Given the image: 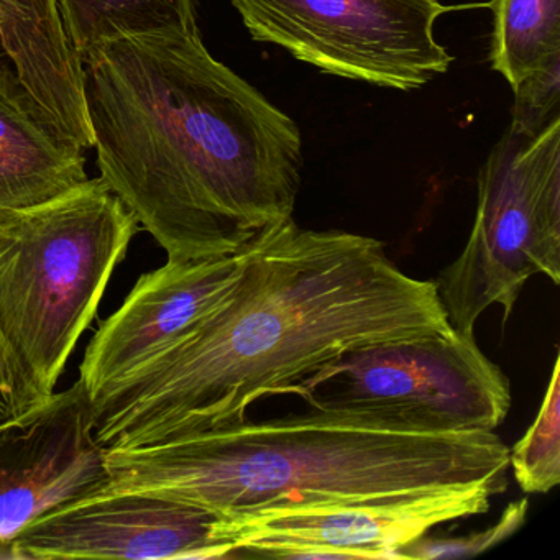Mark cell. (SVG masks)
I'll list each match as a JSON object with an SVG mask.
<instances>
[{"label":"cell","mask_w":560,"mask_h":560,"mask_svg":"<svg viewBox=\"0 0 560 560\" xmlns=\"http://www.w3.org/2000/svg\"><path fill=\"white\" fill-rule=\"evenodd\" d=\"M510 126L537 133L560 117V65L521 81L513 90Z\"/></svg>","instance_id":"18"},{"label":"cell","mask_w":560,"mask_h":560,"mask_svg":"<svg viewBox=\"0 0 560 560\" xmlns=\"http://www.w3.org/2000/svg\"><path fill=\"white\" fill-rule=\"evenodd\" d=\"M278 395L327 418L431 434L491 432L511 408L503 370L454 329L347 350Z\"/></svg>","instance_id":"5"},{"label":"cell","mask_w":560,"mask_h":560,"mask_svg":"<svg viewBox=\"0 0 560 560\" xmlns=\"http://www.w3.org/2000/svg\"><path fill=\"white\" fill-rule=\"evenodd\" d=\"M106 491H147L235 517L475 485L501 494L510 448L494 431H395L310 411L106 451Z\"/></svg>","instance_id":"3"},{"label":"cell","mask_w":560,"mask_h":560,"mask_svg":"<svg viewBox=\"0 0 560 560\" xmlns=\"http://www.w3.org/2000/svg\"><path fill=\"white\" fill-rule=\"evenodd\" d=\"M247 255L245 245L221 257L168 260L142 275L84 353L80 380L91 398L142 369L214 313L241 280Z\"/></svg>","instance_id":"11"},{"label":"cell","mask_w":560,"mask_h":560,"mask_svg":"<svg viewBox=\"0 0 560 560\" xmlns=\"http://www.w3.org/2000/svg\"><path fill=\"white\" fill-rule=\"evenodd\" d=\"M448 330L434 281L399 270L382 242L290 218L248 244L214 313L94 396V438L124 451L241 424L257 399L347 350Z\"/></svg>","instance_id":"1"},{"label":"cell","mask_w":560,"mask_h":560,"mask_svg":"<svg viewBox=\"0 0 560 560\" xmlns=\"http://www.w3.org/2000/svg\"><path fill=\"white\" fill-rule=\"evenodd\" d=\"M0 559H11L8 547L0 546Z\"/></svg>","instance_id":"20"},{"label":"cell","mask_w":560,"mask_h":560,"mask_svg":"<svg viewBox=\"0 0 560 560\" xmlns=\"http://www.w3.org/2000/svg\"><path fill=\"white\" fill-rule=\"evenodd\" d=\"M65 34L81 63L113 42L199 34L196 0H57Z\"/></svg>","instance_id":"14"},{"label":"cell","mask_w":560,"mask_h":560,"mask_svg":"<svg viewBox=\"0 0 560 560\" xmlns=\"http://www.w3.org/2000/svg\"><path fill=\"white\" fill-rule=\"evenodd\" d=\"M491 70L511 90L560 65V0H491Z\"/></svg>","instance_id":"15"},{"label":"cell","mask_w":560,"mask_h":560,"mask_svg":"<svg viewBox=\"0 0 560 560\" xmlns=\"http://www.w3.org/2000/svg\"><path fill=\"white\" fill-rule=\"evenodd\" d=\"M0 47L54 126L93 149L83 63L71 50L57 0H0Z\"/></svg>","instance_id":"13"},{"label":"cell","mask_w":560,"mask_h":560,"mask_svg":"<svg viewBox=\"0 0 560 560\" xmlns=\"http://www.w3.org/2000/svg\"><path fill=\"white\" fill-rule=\"evenodd\" d=\"M137 231L101 176L45 205L0 211V332L47 395Z\"/></svg>","instance_id":"4"},{"label":"cell","mask_w":560,"mask_h":560,"mask_svg":"<svg viewBox=\"0 0 560 560\" xmlns=\"http://www.w3.org/2000/svg\"><path fill=\"white\" fill-rule=\"evenodd\" d=\"M219 517L147 491H103L35 520L9 544L11 559H228Z\"/></svg>","instance_id":"9"},{"label":"cell","mask_w":560,"mask_h":560,"mask_svg":"<svg viewBox=\"0 0 560 560\" xmlns=\"http://www.w3.org/2000/svg\"><path fill=\"white\" fill-rule=\"evenodd\" d=\"M527 510H529V501L527 498L513 501L504 508L500 520L480 533L470 534L465 537H451V539H434V537L425 536L412 540L408 546L402 547L398 552V559H458V557H471L477 553L485 552L491 547L506 540L513 536L517 529H521L524 521H526Z\"/></svg>","instance_id":"17"},{"label":"cell","mask_w":560,"mask_h":560,"mask_svg":"<svg viewBox=\"0 0 560 560\" xmlns=\"http://www.w3.org/2000/svg\"><path fill=\"white\" fill-rule=\"evenodd\" d=\"M462 254L434 281L452 329L475 334L498 304L503 324L530 277L560 284V117L537 133L508 126L478 173Z\"/></svg>","instance_id":"6"},{"label":"cell","mask_w":560,"mask_h":560,"mask_svg":"<svg viewBox=\"0 0 560 560\" xmlns=\"http://www.w3.org/2000/svg\"><path fill=\"white\" fill-rule=\"evenodd\" d=\"M83 80L101 178L168 260L235 254L293 218L300 127L201 35L103 45Z\"/></svg>","instance_id":"2"},{"label":"cell","mask_w":560,"mask_h":560,"mask_svg":"<svg viewBox=\"0 0 560 560\" xmlns=\"http://www.w3.org/2000/svg\"><path fill=\"white\" fill-rule=\"evenodd\" d=\"M250 37L316 70L396 91L445 74L454 57L435 40L441 0H231Z\"/></svg>","instance_id":"7"},{"label":"cell","mask_w":560,"mask_h":560,"mask_svg":"<svg viewBox=\"0 0 560 560\" xmlns=\"http://www.w3.org/2000/svg\"><path fill=\"white\" fill-rule=\"evenodd\" d=\"M500 491L447 488L382 501L273 508L219 517L218 529L242 553L278 559H398L412 540L447 521L487 513Z\"/></svg>","instance_id":"8"},{"label":"cell","mask_w":560,"mask_h":560,"mask_svg":"<svg viewBox=\"0 0 560 560\" xmlns=\"http://www.w3.org/2000/svg\"><path fill=\"white\" fill-rule=\"evenodd\" d=\"M93 398L81 380L0 425V546L65 504L109 487L106 448L94 438Z\"/></svg>","instance_id":"10"},{"label":"cell","mask_w":560,"mask_h":560,"mask_svg":"<svg viewBox=\"0 0 560 560\" xmlns=\"http://www.w3.org/2000/svg\"><path fill=\"white\" fill-rule=\"evenodd\" d=\"M83 149L54 126L0 57V211L34 208L88 182Z\"/></svg>","instance_id":"12"},{"label":"cell","mask_w":560,"mask_h":560,"mask_svg":"<svg viewBox=\"0 0 560 560\" xmlns=\"http://www.w3.org/2000/svg\"><path fill=\"white\" fill-rule=\"evenodd\" d=\"M48 396L0 332V425L27 415Z\"/></svg>","instance_id":"19"},{"label":"cell","mask_w":560,"mask_h":560,"mask_svg":"<svg viewBox=\"0 0 560 560\" xmlns=\"http://www.w3.org/2000/svg\"><path fill=\"white\" fill-rule=\"evenodd\" d=\"M514 480L526 494L549 493L560 481V359L556 357L552 375L539 412L526 434L510 451Z\"/></svg>","instance_id":"16"}]
</instances>
